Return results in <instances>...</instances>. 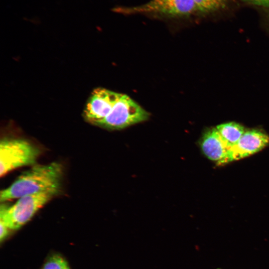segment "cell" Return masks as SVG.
<instances>
[{
	"mask_svg": "<svg viewBox=\"0 0 269 269\" xmlns=\"http://www.w3.org/2000/svg\"><path fill=\"white\" fill-rule=\"evenodd\" d=\"M63 169L53 162L45 165H34L24 172L7 188L0 192L1 202L22 196L61 188Z\"/></svg>",
	"mask_w": 269,
	"mask_h": 269,
	"instance_id": "1",
	"label": "cell"
},
{
	"mask_svg": "<svg viewBox=\"0 0 269 269\" xmlns=\"http://www.w3.org/2000/svg\"><path fill=\"white\" fill-rule=\"evenodd\" d=\"M113 10L123 14L167 19H187L197 15L194 0H150L139 5L116 7Z\"/></svg>",
	"mask_w": 269,
	"mask_h": 269,
	"instance_id": "2",
	"label": "cell"
},
{
	"mask_svg": "<svg viewBox=\"0 0 269 269\" xmlns=\"http://www.w3.org/2000/svg\"><path fill=\"white\" fill-rule=\"evenodd\" d=\"M49 190L22 196L12 206H0V220L10 230H17L26 223L46 203L59 193Z\"/></svg>",
	"mask_w": 269,
	"mask_h": 269,
	"instance_id": "3",
	"label": "cell"
},
{
	"mask_svg": "<svg viewBox=\"0 0 269 269\" xmlns=\"http://www.w3.org/2000/svg\"><path fill=\"white\" fill-rule=\"evenodd\" d=\"M39 149L22 138H4L0 143V175L22 166L34 165Z\"/></svg>",
	"mask_w": 269,
	"mask_h": 269,
	"instance_id": "4",
	"label": "cell"
},
{
	"mask_svg": "<svg viewBox=\"0 0 269 269\" xmlns=\"http://www.w3.org/2000/svg\"><path fill=\"white\" fill-rule=\"evenodd\" d=\"M149 113L127 95L121 94L108 115L97 126L117 130L146 121Z\"/></svg>",
	"mask_w": 269,
	"mask_h": 269,
	"instance_id": "5",
	"label": "cell"
},
{
	"mask_svg": "<svg viewBox=\"0 0 269 269\" xmlns=\"http://www.w3.org/2000/svg\"><path fill=\"white\" fill-rule=\"evenodd\" d=\"M120 94L103 88L94 90L85 108V119L97 126L110 113Z\"/></svg>",
	"mask_w": 269,
	"mask_h": 269,
	"instance_id": "6",
	"label": "cell"
},
{
	"mask_svg": "<svg viewBox=\"0 0 269 269\" xmlns=\"http://www.w3.org/2000/svg\"><path fill=\"white\" fill-rule=\"evenodd\" d=\"M269 143V136L262 131H246L229 149L227 162L237 160L256 153Z\"/></svg>",
	"mask_w": 269,
	"mask_h": 269,
	"instance_id": "7",
	"label": "cell"
},
{
	"mask_svg": "<svg viewBox=\"0 0 269 269\" xmlns=\"http://www.w3.org/2000/svg\"><path fill=\"white\" fill-rule=\"evenodd\" d=\"M200 147L204 155L217 164L227 163L230 148L223 139L216 128L205 131L200 140Z\"/></svg>",
	"mask_w": 269,
	"mask_h": 269,
	"instance_id": "8",
	"label": "cell"
},
{
	"mask_svg": "<svg viewBox=\"0 0 269 269\" xmlns=\"http://www.w3.org/2000/svg\"><path fill=\"white\" fill-rule=\"evenodd\" d=\"M216 128L230 148L237 143L246 131L244 127L235 122L222 124Z\"/></svg>",
	"mask_w": 269,
	"mask_h": 269,
	"instance_id": "9",
	"label": "cell"
},
{
	"mask_svg": "<svg viewBox=\"0 0 269 269\" xmlns=\"http://www.w3.org/2000/svg\"><path fill=\"white\" fill-rule=\"evenodd\" d=\"M197 15H206L225 8L230 0H194Z\"/></svg>",
	"mask_w": 269,
	"mask_h": 269,
	"instance_id": "10",
	"label": "cell"
},
{
	"mask_svg": "<svg viewBox=\"0 0 269 269\" xmlns=\"http://www.w3.org/2000/svg\"><path fill=\"white\" fill-rule=\"evenodd\" d=\"M42 269H70L66 261L60 256L53 255L45 262Z\"/></svg>",
	"mask_w": 269,
	"mask_h": 269,
	"instance_id": "11",
	"label": "cell"
},
{
	"mask_svg": "<svg viewBox=\"0 0 269 269\" xmlns=\"http://www.w3.org/2000/svg\"><path fill=\"white\" fill-rule=\"evenodd\" d=\"M242 1L253 5L269 7V0H242Z\"/></svg>",
	"mask_w": 269,
	"mask_h": 269,
	"instance_id": "12",
	"label": "cell"
},
{
	"mask_svg": "<svg viewBox=\"0 0 269 269\" xmlns=\"http://www.w3.org/2000/svg\"><path fill=\"white\" fill-rule=\"evenodd\" d=\"M0 241L2 242L8 235V230H10L7 226L3 222L0 220Z\"/></svg>",
	"mask_w": 269,
	"mask_h": 269,
	"instance_id": "13",
	"label": "cell"
}]
</instances>
